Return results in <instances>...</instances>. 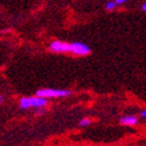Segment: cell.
Segmentation results:
<instances>
[{
    "mask_svg": "<svg viewBox=\"0 0 146 146\" xmlns=\"http://www.w3.org/2000/svg\"><path fill=\"white\" fill-rule=\"evenodd\" d=\"M91 118H89V117H86V118H83L81 121H80V125L81 126H88V125H90L91 124Z\"/></svg>",
    "mask_w": 146,
    "mask_h": 146,
    "instance_id": "6",
    "label": "cell"
},
{
    "mask_svg": "<svg viewBox=\"0 0 146 146\" xmlns=\"http://www.w3.org/2000/svg\"><path fill=\"white\" fill-rule=\"evenodd\" d=\"M116 4H115V1H109L108 4H106V6H105V8L108 9V11H113L115 8H116Z\"/></svg>",
    "mask_w": 146,
    "mask_h": 146,
    "instance_id": "7",
    "label": "cell"
},
{
    "mask_svg": "<svg viewBox=\"0 0 146 146\" xmlns=\"http://www.w3.org/2000/svg\"><path fill=\"white\" fill-rule=\"evenodd\" d=\"M91 52L90 47L86 43H82V42H72V43H69V53L74 54V55H77V56H86V55H89Z\"/></svg>",
    "mask_w": 146,
    "mask_h": 146,
    "instance_id": "3",
    "label": "cell"
},
{
    "mask_svg": "<svg viewBox=\"0 0 146 146\" xmlns=\"http://www.w3.org/2000/svg\"><path fill=\"white\" fill-rule=\"evenodd\" d=\"M140 117H141V118H146V109L141 110V112H140Z\"/></svg>",
    "mask_w": 146,
    "mask_h": 146,
    "instance_id": "10",
    "label": "cell"
},
{
    "mask_svg": "<svg viewBox=\"0 0 146 146\" xmlns=\"http://www.w3.org/2000/svg\"><path fill=\"white\" fill-rule=\"evenodd\" d=\"M42 113H44V109L43 108H38L35 110V115H42Z\"/></svg>",
    "mask_w": 146,
    "mask_h": 146,
    "instance_id": "8",
    "label": "cell"
},
{
    "mask_svg": "<svg viewBox=\"0 0 146 146\" xmlns=\"http://www.w3.org/2000/svg\"><path fill=\"white\" fill-rule=\"evenodd\" d=\"M141 11H143V12H146V1L143 4V6H141Z\"/></svg>",
    "mask_w": 146,
    "mask_h": 146,
    "instance_id": "11",
    "label": "cell"
},
{
    "mask_svg": "<svg viewBox=\"0 0 146 146\" xmlns=\"http://www.w3.org/2000/svg\"><path fill=\"white\" fill-rule=\"evenodd\" d=\"M127 0H115V4L116 5H121V4H125Z\"/></svg>",
    "mask_w": 146,
    "mask_h": 146,
    "instance_id": "9",
    "label": "cell"
},
{
    "mask_svg": "<svg viewBox=\"0 0 146 146\" xmlns=\"http://www.w3.org/2000/svg\"><path fill=\"white\" fill-rule=\"evenodd\" d=\"M48 101L47 98L39 96H33V97H22L19 101V105L21 109H31V108H44L47 105Z\"/></svg>",
    "mask_w": 146,
    "mask_h": 146,
    "instance_id": "1",
    "label": "cell"
},
{
    "mask_svg": "<svg viewBox=\"0 0 146 146\" xmlns=\"http://www.w3.org/2000/svg\"><path fill=\"white\" fill-rule=\"evenodd\" d=\"M49 50L53 53H69V43L63 41H53L49 44Z\"/></svg>",
    "mask_w": 146,
    "mask_h": 146,
    "instance_id": "4",
    "label": "cell"
},
{
    "mask_svg": "<svg viewBox=\"0 0 146 146\" xmlns=\"http://www.w3.org/2000/svg\"><path fill=\"white\" fill-rule=\"evenodd\" d=\"M0 103H4V96L0 95Z\"/></svg>",
    "mask_w": 146,
    "mask_h": 146,
    "instance_id": "12",
    "label": "cell"
},
{
    "mask_svg": "<svg viewBox=\"0 0 146 146\" xmlns=\"http://www.w3.org/2000/svg\"><path fill=\"white\" fill-rule=\"evenodd\" d=\"M71 95L70 90H58V89H39L35 92V96L43 97V98H58V97H67Z\"/></svg>",
    "mask_w": 146,
    "mask_h": 146,
    "instance_id": "2",
    "label": "cell"
},
{
    "mask_svg": "<svg viewBox=\"0 0 146 146\" xmlns=\"http://www.w3.org/2000/svg\"><path fill=\"white\" fill-rule=\"evenodd\" d=\"M119 123L124 126H135L138 124V118L133 115H126L119 119Z\"/></svg>",
    "mask_w": 146,
    "mask_h": 146,
    "instance_id": "5",
    "label": "cell"
}]
</instances>
